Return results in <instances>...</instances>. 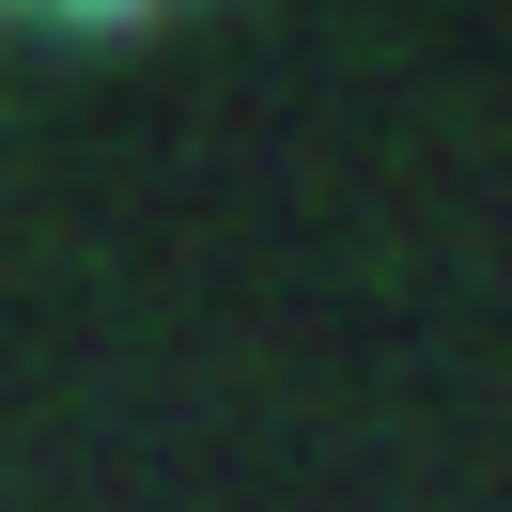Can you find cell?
Here are the masks:
<instances>
[{
    "instance_id": "1",
    "label": "cell",
    "mask_w": 512,
    "mask_h": 512,
    "mask_svg": "<svg viewBox=\"0 0 512 512\" xmlns=\"http://www.w3.org/2000/svg\"><path fill=\"white\" fill-rule=\"evenodd\" d=\"M187 0H0V32H156Z\"/></svg>"
}]
</instances>
